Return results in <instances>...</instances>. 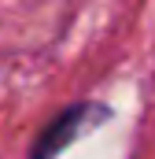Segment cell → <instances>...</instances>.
<instances>
[{
    "mask_svg": "<svg viewBox=\"0 0 155 159\" xmlns=\"http://www.w3.org/2000/svg\"><path fill=\"white\" fill-rule=\"evenodd\" d=\"M104 119H107V111L100 104H74V107H67L59 119L41 133V141H37V148H33L30 159H55L81 129H89V126H96V122H104Z\"/></svg>",
    "mask_w": 155,
    "mask_h": 159,
    "instance_id": "obj_1",
    "label": "cell"
}]
</instances>
